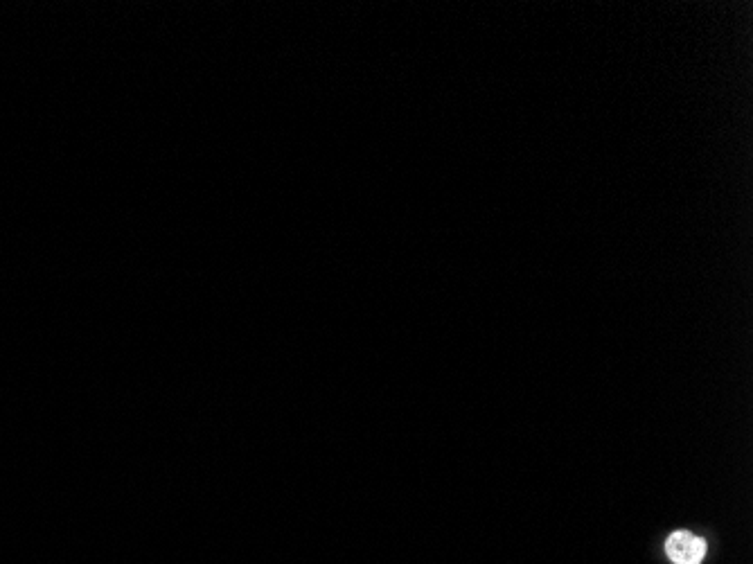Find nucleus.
Instances as JSON below:
<instances>
[{"label": "nucleus", "instance_id": "obj_1", "mask_svg": "<svg viewBox=\"0 0 753 564\" xmlns=\"http://www.w3.org/2000/svg\"><path fill=\"white\" fill-rule=\"evenodd\" d=\"M666 553L675 564H702L706 558V540L690 531H675L666 540Z\"/></svg>", "mask_w": 753, "mask_h": 564}]
</instances>
